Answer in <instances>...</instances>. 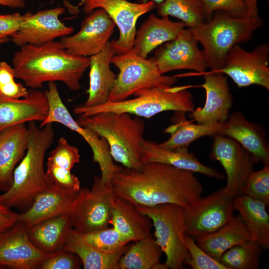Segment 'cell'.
I'll list each match as a JSON object with an SVG mask.
<instances>
[{
    "instance_id": "35",
    "label": "cell",
    "mask_w": 269,
    "mask_h": 269,
    "mask_svg": "<svg viewBox=\"0 0 269 269\" xmlns=\"http://www.w3.org/2000/svg\"><path fill=\"white\" fill-rule=\"evenodd\" d=\"M162 252L152 237L135 241L120 258L119 269H152Z\"/></svg>"
},
{
    "instance_id": "40",
    "label": "cell",
    "mask_w": 269,
    "mask_h": 269,
    "mask_svg": "<svg viewBox=\"0 0 269 269\" xmlns=\"http://www.w3.org/2000/svg\"><path fill=\"white\" fill-rule=\"evenodd\" d=\"M185 244L190 255L186 264L193 269H227L218 260L206 253L195 243V240L186 234Z\"/></svg>"
},
{
    "instance_id": "17",
    "label": "cell",
    "mask_w": 269,
    "mask_h": 269,
    "mask_svg": "<svg viewBox=\"0 0 269 269\" xmlns=\"http://www.w3.org/2000/svg\"><path fill=\"white\" fill-rule=\"evenodd\" d=\"M30 240L27 229L20 222L0 234V269H35L50 255Z\"/></svg>"
},
{
    "instance_id": "47",
    "label": "cell",
    "mask_w": 269,
    "mask_h": 269,
    "mask_svg": "<svg viewBox=\"0 0 269 269\" xmlns=\"http://www.w3.org/2000/svg\"><path fill=\"white\" fill-rule=\"evenodd\" d=\"M169 269L166 265L164 263L161 264L160 262L154 266L152 269Z\"/></svg>"
},
{
    "instance_id": "48",
    "label": "cell",
    "mask_w": 269,
    "mask_h": 269,
    "mask_svg": "<svg viewBox=\"0 0 269 269\" xmlns=\"http://www.w3.org/2000/svg\"><path fill=\"white\" fill-rule=\"evenodd\" d=\"M9 40L8 36L3 35H0V46Z\"/></svg>"
},
{
    "instance_id": "28",
    "label": "cell",
    "mask_w": 269,
    "mask_h": 269,
    "mask_svg": "<svg viewBox=\"0 0 269 269\" xmlns=\"http://www.w3.org/2000/svg\"><path fill=\"white\" fill-rule=\"evenodd\" d=\"M110 224L125 241L130 242L152 237L150 219L130 202L115 196Z\"/></svg>"
},
{
    "instance_id": "4",
    "label": "cell",
    "mask_w": 269,
    "mask_h": 269,
    "mask_svg": "<svg viewBox=\"0 0 269 269\" xmlns=\"http://www.w3.org/2000/svg\"><path fill=\"white\" fill-rule=\"evenodd\" d=\"M76 122L107 140L116 161L130 169L141 167L145 126L140 117L127 113L106 112L79 116Z\"/></svg>"
},
{
    "instance_id": "10",
    "label": "cell",
    "mask_w": 269,
    "mask_h": 269,
    "mask_svg": "<svg viewBox=\"0 0 269 269\" xmlns=\"http://www.w3.org/2000/svg\"><path fill=\"white\" fill-rule=\"evenodd\" d=\"M115 196L112 185L95 176L91 189L81 187L70 212L72 227L87 233L108 227Z\"/></svg>"
},
{
    "instance_id": "5",
    "label": "cell",
    "mask_w": 269,
    "mask_h": 269,
    "mask_svg": "<svg viewBox=\"0 0 269 269\" xmlns=\"http://www.w3.org/2000/svg\"><path fill=\"white\" fill-rule=\"evenodd\" d=\"M263 23L260 16L236 17L218 10L209 21L190 29L202 45L207 67L213 72L224 66L226 56L233 47L250 41Z\"/></svg>"
},
{
    "instance_id": "15",
    "label": "cell",
    "mask_w": 269,
    "mask_h": 269,
    "mask_svg": "<svg viewBox=\"0 0 269 269\" xmlns=\"http://www.w3.org/2000/svg\"><path fill=\"white\" fill-rule=\"evenodd\" d=\"M198 42L191 29L185 27L174 39L166 42L155 52L154 58L159 72L166 73L189 69L200 74L207 69V63Z\"/></svg>"
},
{
    "instance_id": "7",
    "label": "cell",
    "mask_w": 269,
    "mask_h": 269,
    "mask_svg": "<svg viewBox=\"0 0 269 269\" xmlns=\"http://www.w3.org/2000/svg\"><path fill=\"white\" fill-rule=\"evenodd\" d=\"M136 207L152 221L155 240L166 256L168 268L183 269L190 260L185 240L184 208L173 203Z\"/></svg>"
},
{
    "instance_id": "11",
    "label": "cell",
    "mask_w": 269,
    "mask_h": 269,
    "mask_svg": "<svg viewBox=\"0 0 269 269\" xmlns=\"http://www.w3.org/2000/svg\"><path fill=\"white\" fill-rule=\"evenodd\" d=\"M234 198L225 188L194 201L184 208L186 234L194 240L216 231L234 216Z\"/></svg>"
},
{
    "instance_id": "6",
    "label": "cell",
    "mask_w": 269,
    "mask_h": 269,
    "mask_svg": "<svg viewBox=\"0 0 269 269\" xmlns=\"http://www.w3.org/2000/svg\"><path fill=\"white\" fill-rule=\"evenodd\" d=\"M188 86L168 88H151L136 92V96L118 102L108 101L93 106L83 105L73 109L74 114L86 116L101 113H127L147 119L165 111L191 112L195 109L192 94Z\"/></svg>"
},
{
    "instance_id": "45",
    "label": "cell",
    "mask_w": 269,
    "mask_h": 269,
    "mask_svg": "<svg viewBox=\"0 0 269 269\" xmlns=\"http://www.w3.org/2000/svg\"><path fill=\"white\" fill-rule=\"evenodd\" d=\"M246 4L248 9L247 16L259 17L258 1L259 0H242Z\"/></svg>"
},
{
    "instance_id": "13",
    "label": "cell",
    "mask_w": 269,
    "mask_h": 269,
    "mask_svg": "<svg viewBox=\"0 0 269 269\" xmlns=\"http://www.w3.org/2000/svg\"><path fill=\"white\" fill-rule=\"evenodd\" d=\"M83 10L88 14L97 8L106 11L120 31L117 40L111 41L116 54L130 51L136 34V23L142 15L150 11L155 3L149 0L135 3L127 0H83Z\"/></svg>"
},
{
    "instance_id": "34",
    "label": "cell",
    "mask_w": 269,
    "mask_h": 269,
    "mask_svg": "<svg viewBox=\"0 0 269 269\" xmlns=\"http://www.w3.org/2000/svg\"><path fill=\"white\" fill-rule=\"evenodd\" d=\"M157 12L161 17H176L190 28L205 23L212 18L201 0H165L157 4Z\"/></svg>"
},
{
    "instance_id": "16",
    "label": "cell",
    "mask_w": 269,
    "mask_h": 269,
    "mask_svg": "<svg viewBox=\"0 0 269 269\" xmlns=\"http://www.w3.org/2000/svg\"><path fill=\"white\" fill-rule=\"evenodd\" d=\"M115 26L105 10L97 8L84 17L78 32L62 37L60 41L69 54L90 57L104 48Z\"/></svg>"
},
{
    "instance_id": "29",
    "label": "cell",
    "mask_w": 269,
    "mask_h": 269,
    "mask_svg": "<svg viewBox=\"0 0 269 269\" xmlns=\"http://www.w3.org/2000/svg\"><path fill=\"white\" fill-rule=\"evenodd\" d=\"M171 121L172 124L164 131L170 134V137L158 144L162 148L177 151H187L189 146L200 137L218 134L223 124H195L186 119L185 112L182 111H175Z\"/></svg>"
},
{
    "instance_id": "24",
    "label": "cell",
    "mask_w": 269,
    "mask_h": 269,
    "mask_svg": "<svg viewBox=\"0 0 269 269\" xmlns=\"http://www.w3.org/2000/svg\"><path fill=\"white\" fill-rule=\"evenodd\" d=\"M116 52L109 41L98 53L89 57L88 97L82 105L93 107L108 101L117 76L110 68Z\"/></svg>"
},
{
    "instance_id": "46",
    "label": "cell",
    "mask_w": 269,
    "mask_h": 269,
    "mask_svg": "<svg viewBox=\"0 0 269 269\" xmlns=\"http://www.w3.org/2000/svg\"><path fill=\"white\" fill-rule=\"evenodd\" d=\"M0 5L11 8H22L25 5L24 0H0Z\"/></svg>"
},
{
    "instance_id": "36",
    "label": "cell",
    "mask_w": 269,
    "mask_h": 269,
    "mask_svg": "<svg viewBox=\"0 0 269 269\" xmlns=\"http://www.w3.org/2000/svg\"><path fill=\"white\" fill-rule=\"evenodd\" d=\"M263 250L257 243L250 239L226 251L219 261L227 269H257Z\"/></svg>"
},
{
    "instance_id": "38",
    "label": "cell",
    "mask_w": 269,
    "mask_h": 269,
    "mask_svg": "<svg viewBox=\"0 0 269 269\" xmlns=\"http://www.w3.org/2000/svg\"><path fill=\"white\" fill-rule=\"evenodd\" d=\"M243 195L269 204V165L257 171H253L248 176L243 191Z\"/></svg>"
},
{
    "instance_id": "32",
    "label": "cell",
    "mask_w": 269,
    "mask_h": 269,
    "mask_svg": "<svg viewBox=\"0 0 269 269\" xmlns=\"http://www.w3.org/2000/svg\"><path fill=\"white\" fill-rule=\"evenodd\" d=\"M126 246L115 253L101 251L87 243L81 234L71 230L63 250L76 255L84 269H119V261L128 250Z\"/></svg>"
},
{
    "instance_id": "8",
    "label": "cell",
    "mask_w": 269,
    "mask_h": 269,
    "mask_svg": "<svg viewBox=\"0 0 269 269\" xmlns=\"http://www.w3.org/2000/svg\"><path fill=\"white\" fill-rule=\"evenodd\" d=\"M111 63L119 70L108 101L118 102L128 99L140 90L151 88H168L177 82L174 76L161 74L154 58L141 57L131 50L115 55Z\"/></svg>"
},
{
    "instance_id": "14",
    "label": "cell",
    "mask_w": 269,
    "mask_h": 269,
    "mask_svg": "<svg viewBox=\"0 0 269 269\" xmlns=\"http://www.w3.org/2000/svg\"><path fill=\"white\" fill-rule=\"evenodd\" d=\"M213 136L210 157L219 161L224 168L227 177L224 188L234 198L243 194L245 182L257 162L236 140L220 134Z\"/></svg>"
},
{
    "instance_id": "30",
    "label": "cell",
    "mask_w": 269,
    "mask_h": 269,
    "mask_svg": "<svg viewBox=\"0 0 269 269\" xmlns=\"http://www.w3.org/2000/svg\"><path fill=\"white\" fill-rule=\"evenodd\" d=\"M73 229L70 213L58 215L39 222L27 229L33 244L50 254L62 250Z\"/></svg>"
},
{
    "instance_id": "9",
    "label": "cell",
    "mask_w": 269,
    "mask_h": 269,
    "mask_svg": "<svg viewBox=\"0 0 269 269\" xmlns=\"http://www.w3.org/2000/svg\"><path fill=\"white\" fill-rule=\"evenodd\" d=\"M44 93L48 100V113L39 126L57 123L80 134L91 148L93 160L99 166L102 181L111 184L115 175L122 167L114 163L107 140L77 123L63 103L55 82H49L48 89Z\"/></svg>"
},
{
    "instance_id": "42",
    "label": "cell",
    "mask_w": 269,
    "mask_h": 269,
    "mask_svg": "<svg viewBox=\"0 0 269 269\" xmlns=\"http://www.w3.org/2000/svg\"><path fill=\"white\" fill-rule=\"evenodd\" d=\"M211 17L215 11L223 10L236 17L247 16L248 9L242 0H201Z\"/></svg>"
},
{
    "instance_id": "37",
    "label": "cell",
    "mask_w": 269,
    "mask_h": 269,
    "mask_svg": "<svg viewBox=\"0 0 269 269\" xmlns=\"http://www.w3.org/2000/svg\"><path fill=\"white\" fill-rule=\"evenodd\" d=\"M80 234L84 240L89 244L107 253L119 251L129 243L123 239L113 227Z\"/></svg>"
},
{
    "instance_id": "43",
    "label": "cell",
    "mask_w": 269,
    "mask_h": 269,
    "mask_svg": "<svg viewBox=\"0 0 269 269\" xmlns=\"http://www.w3.org/2000/svg\"><path fill=\"white\" fill-rule=\"evenodd\" d=\"M27 14L28 12L23 14L18 12L0 14V35L9 36L16 32Z\"/></svg>"
},
{
    "instance_id": "12",
    "label": "cell",
    "mask_w": 269,
    "mask_h": 269,
    "mask_svg": "<svg viewBox=\"0 0 269 269\" xmlns=\"http://www.w3.org/2000/svg\"><path fill=\"white\" fill-rule=\"evenodd\" d=\"M269 54L268 43H261L251 51L237 45L228 53L222 68L209 72L226 74L239 87L257 85L269 90Z\"/></svg>"
},
{
    "instance_id": "41",
    "label": "cell",
    "mask_w": 269,
    "mask_h": 269,
    "mask_svg": "<svg viewBox=\"0 0 269 269\" xmlns=\"http://www.w3.org/2000/svg\"><path fill=\"white\" fill-rule=\"evenodd\" d=\"M79 258L64 250L53 253L39 265V269H78L82 266Z\"/></svg>"
},
{
    "instance_id": "20",
    "label": "cell",
    "mask_w": 269,
    "mask_h": 269,
    "mask_svg": "<svg viewBox=\"0 0 269 269\" xmlns=\"http://www.w3.org/2000/svg\"><path fill=\"white\" fill-rule=\"evenodd\" d=\"M48 109L44 91L40 89H30L26 96L20 99L0 95V133L20 124L41 123L46 118Z\"/></svg>"
},
{
    "instance_id": "19",
    "label": "cell",
    "mask_w": 269,
    "mask_h": 269,
    "mask_svg": "<svg viewBox=\"0 0 269 269\" xmlns=\"http://www.w3.org/2000/svg\"><path fill=\"white\" fill-rule=\"evenodd\" d=\"M204 82L200 85L206 92V100L202 108L190 112V118L198 124L216 125L225 123L229 117L233 98L227 77L220 73L206 72Z\"/></svg>"
},
{
    "instance_id": "26",
    "label": "cell",
    "mask_w": 269,
    "mask_h": 269,
    "mask_svg": "<svg viewBox=\"0 0 269 269\" xmlns=\"http://www.w3.org/2000/svg\"><path fill=\"white\" fill-rule=\"evenodd\" d=\"M80 159L78 148L69 144L64 137H60L47 158L46 173L50 183L79 191L80 181L71 173V169L75 164L80 162Z\"/></svg>"
},
{
    "instance_id": "39",
    "label": "cell",
    "mask_w": 269,
    "mask_h": 269,
    "mask_svg": "<svg viewBox=\"0 0 269 269\" xmlns=\"http://www.w3.org/2000/svg\"><path fill=\"white\" fill-rule=\"evenodd\" d=\"M12 67L4 61H0V95L11 99L26 96L29 90L24 84L15 81Z\"/></svg>"
},
{
    "instance_id": "22",
    "label": "cell",
    "mask_w": 269,
    "mask_h": 269,
    "mask_svg": "<svg viewBox=\"0 0 269 269\" xmlns=\"http://www.w3.org/2000/svg\"><path fill=\"white\" fill-rule=\"evenodd\" d=\"M220 134L238 142L251 153L257 163L269 165V147L266 133L259 124L249 122L240 111H235L222 125Z\"/></svg>"
},
{
    "instance_id": "18",
    "label": "cell",
    "mask_w": 269,
    "mask_h": 269,
    "mask_svg": "<svg viewBox=\"0 0 269 269\" xmlns=\"http://www.w3.org/2000/svg\"><path fill=\"white\" fill-rule=\"evenodd\" d=\"M64 12L62 7L39 10L35 13L28 11L19 29L10 36V40L20 47L27 44L39 45L70 35L73 28L59 19Z\"/></svg>"
},
{
    "instance_id": "21",
    "label": "cell",
    "mask_w": 269,
    "mask_h": 269,
    "mask_svg": "<svg viewBox=\"0 0 269 269\" xmlns=\"http://www.w3.org/2000/svg\"><path fill=\"white\" fill-rule=\"evenodd\" d=\"M78 192L52 184L35 197L25 212L18 214V221L28 229L48 219L70 213Z\"/></svg>"
},
{
    "instance_id": "1",
    "label": "cell",
    "mask_w": 269,
    "mask_h": 269,
    "mask_svg": "<svg viewBox=\"0 0 269 269\" xmlns=\"http://www.w3.org/2000/svg\"><path fill=\"white\" fill-rule=\"evenodd\" d=\"M194 174L167 164L147 162L136 169L122 168L111 185L115 196L135 207L173 203L186 208L203 191Z\"/></svg>"
},
{
    "instance_id": "33",
    "label": "cell",
    "mask_w": 269,
    "mask_h": 269,
    "mask_svg": "<svg viewBox=\"0 0 269 269\" xmlns=\"http://www.w3.org/2000/svg\"><path fill=\"white\" fill-rule=\"evenodd\" d=\"M250 239V233L238 215L216 231L197 239L196 243L209 255L219 260L226 251Z\"/></svg>"
},
{
    "instance_id": "44",
    "label": "cell",
    "mask_w": 269,
    "mask_h": 269,
    "mask_svg": "<svg viewBox=\"0 0 269 269\" xmlns=\"http://www.w3.org/2000/svg\"><path fill=\"white\" fill-rule=\"evenodd\" d=\"M18 214L5 205L0 198V234L18 221Z\"/></svg>"
},
{
    "instance_id": "2",
    "label": "cell",
    "mask_w": 269,
    "mask_h": 269,
    "mask_svg": "<svg viewBox=\"0 0 269 269\" xmlns=\"http://www.w3.org/2000/svg\"><path fill=\"white\" fill-rule=\"evenodd\" d=\"M15 77L32 89H39L45 82L60 81L70 90L81 88L80 80L89 68V57L68 53L60 41L39 45L29 44L20 47L12 60Z\"/></svg>"
},
{
    "instance_id": "23",
    "label": "cell",
    "mask_w": 269,
    "mask_h": 269,
    "mask_svg": "<svg viewBox=\"0 0 269 269\" xmlns=\"http://www.w3.org/2000/svg\"><path fill=\"white\" fill-rule=\"evenodd\" d=\"M29 139L28 125L20 124L0 133V190L10 187L15 167L24 156Z\"/></svg>"
},
{
    "instance_id": "49",
    "label": "cell",
    "mask_w": 269,
    "mask_h": 269,
    "mask_svg": "<svg viewBox=\"0 0 269 269\" xmlns=\"http://www.w3.org/2000/svg\"><path fill=\"white\" fill-rule=\"evenodd\" d=\"M149 0H140L141 2H147V1H149ZM150 0L153 1L154 3H156L158 4L163 2L165 0Z\"/></svg>"
},
{
    "instance_id": "31",
    "label": "cell",
    "mask_w": 269,
    "mask_h": 269,
    "mask_svg": "<svg viewBox=\"0 0 269 269\" xmlns=\"http://www.w3.org/2000/svg\"><path fill=\"white\" fill-rule=\"evenodd\" d=\"M267 205L244 195L234 198V209L237 210L248 230L251 239L263 249L269 248V216Z\"/></svg>"
},
{
    "instance_id": "25",
    "label": "cell",
    "mask_w": 269,
    "mask_h": 269,
    "mask_svg": "<svg viewBox=\"0 0 269 269\" xmlns=\"http://www.w3.org/2000/svg\"><path fill=\"white\" fill-rule=\"evenodd\" d=\"M185 27L181 21H173L168 16L160 18L152 13L136 32L131 50L141 57L147 58L156 48L175 38Z\"/></svg>"
},
{
    "instance_id": "27",
    "label": "cell",
    "mask_w": 269,
    "mask_h": 269,
    "mask_svg": "<svg viewBox=\"0 0 269 269\" xmlns=\"http://www.w3.org/2000/svg\"><path fill=\"white\" fill-rule=\"evenodd\" d=\"M142 163L159 162L172 165L179 169L199 173L219 180L224 175L217 170L201 162L192 152L177 151L160 147L155 142L144 140L142 147Z\"/></svg>"
},
{
    "instance_id": "3",
    "label": "cell",
    "mask_w": 269,
    "mask_h": 269,
    "mask_svg": "<svg viewBox=\"0 0 269 269\" xmlns=\"http://www.w3.org/2000/svg\"><path fill=\"white\" fill-rule=\"evenodd\" d=\"M29 139L26 153L15 167L12 183L0 195L2 202L10 208H28L35 197L52 184L44 168L45 153L54 139L52 124L38 127L28 123Z\"/></svg>"
}]
</instances>
